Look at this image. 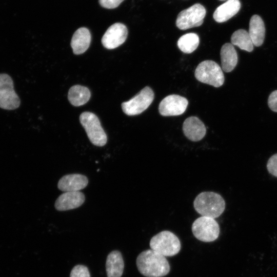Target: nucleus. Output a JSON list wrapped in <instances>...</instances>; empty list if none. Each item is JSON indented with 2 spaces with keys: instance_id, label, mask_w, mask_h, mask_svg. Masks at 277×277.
Segmentation results:
<instances>
[{
  "instance_id": "nucleus-3",
  "label": "nucleus",
  "mask_w": 277,
  "mask_h": 277,
  "mask_svg": "<svg viewBox=\"0 0 277 277\" xmlns=\"http://www.w3.org/2000/svg\"><path fill=\"white\" fill-rule=\"evenodd\" d=\"M181 242L173 233L163 231L153 236L150 241L151 249L164 256H172L177 254L181 249Z\"/></svg>"
},
{
  "instance_id": "nucleus-20",
  "label": "nucleus",
  "mask_w": 277,
  "mask_h": 277,
  "mask_svg": "<svg viewBox=\"0 0 277 277\" xmlns=\"http://www.w3.org/2000/svg\"><path fill=\"white\" fill-rule=\"evenodd\" d=\"M90 96V91L88 88L77 85L70 88L68 98L72 105L80 106L85 104L89 100Z\"/></svg>"
},
{
  "instance_id": "nucleus-9",
  "label": "nucleus",
  "mask_w": 277,
  "mask_h": 277,
  "mask_svg": "<svg viewBox=\"0 0 277 277\" xmlns=\"http://www.w3.org/2000/svg\"><path fill=\"white\" fill-rule=\"evenodd\" d=\"M205 15L204 7L200 4H195L178 14L176 25L181 30L200 26L203 24Z\"/></svg>"
},
{
  "instance_id": "nucleus-1",
  "label": "nucleus",
  "mask_w": 277,
  "mask_h": 277,
  "mask_svg": "<svg viewBox=\"0 0 277 277\" xmlns=\"http://www.w3.org/2000/svg\"><path fill=\"white\" fill-rule=\"evenodd\" d=\"M136 263L139 272L146 277H162L166 275L170 270L165 256L152 249L140 253Z\"/></svg>"
},
{
  "instance_id": "nucleus-15",
  "label": "nucleus",
  "mask_w": 277,
  "mask_h": 277,
  "mask_svg": "<svg viewBox=\"0 0 277 277\" xmlns=\"http://www.w3.org/2000/svg\"><path fill=\"white\" fill-rule=\"evenodd\" d=\"M91 39V34L87 28H78L74 32L71 39V46L73 53L78 55L85 52L89 47Z\"/></svg>"
},
{
  "instance_id": "nucleus-14",
  "label": "nucleus",
  "mask_w": 277,
  "mask_h": 277,
  "mask_svg": "<svg viewBox=\"0 0 277 277\" xmlns=\"http://www.w3.org/2000/svg\"><path fill=\"white\" fill-rule=\"evenodd\" d=\"M88 183L87 177L81 174L64 175L58 181L57 187L64 192L78 191L85 188Z\"/></svg>"
},
{
  "instance_id": "nucleus-10",
  "label": "nucleus",
  "mask_w": 277,
  "mask_h": 277,
  "mask_svg": "<svg viewBox=\"0 0 277 277\" xmlns=\"http://www.w3.org/2000/svg\"><path fill=\"white\" fill-rule=\"evenodd\" d=\"M188 104L185 97L176 94L169 95L160 102L159 111L163 116L179 115L186 111Z\"/></svg>"
},
{
  "instance_id": "nucleus-6",
  "label": "nucleus",
  "mask_w": 277,
  "mask_h": 277,
  "mask_svg": "<svg viewBox=\"0 0 277 277\" xmlns=\"http://www.w3.org/2000/svg\"><path fill=\"white\" fill-rule=\"evenodd\" d=\"M194 236L204 242H211L217 239L220 227L214 219L202 216L195 220L192 225Z\"/></svg>"
},
{
  "instance_id": "nucleus-22",
  "label": "nucleus",
  "mask_w": 277,
  "mask_h": 277,
  "mask_svg": "<svg viewBox=\"0 0 277 277\" xmlns=\"http://www.w3.org/2000/svg\"><path fill=\"white\" fill-rule=\"evenodd\" d=\"M199 43V37L196 33H189L180 37L177 44L183 52L191 53L197 48Z\"/></svg>"
},
{
  "instance_id": "nucleus-5",
  "label": "nucleus",
  "mask_w": 277,
  "mask_h": 277,
  "mask_svg": "<svg viewBox=\"0 0 277 277\" xmlns=\"http://www.w3.org/2000/svg\"><path fill=\"white\" fill-rule=\"evenodd\" d=\"M80 121L88 138L94 145L102 147L106 144L107 135L95 114L90 112H83L80 115Z\"/></svg>"
},
{
  "instance_id": "nucleus-19",
  "label": "nucleus",
  "mask_w": 277,
  "mask_h": 277,
  "mask_svg": "<svg viewBox=\"0 0 277 277\" xmlns=\"http://www.w3.org/2000/svg\"><path fill=\"white\" fill-rule=\"evenodd\" d=\"M249 34L253 44L256 47L262 45L265 33L264 22L258 15H253L250 21Z\"/></svg>"
},
{
  "instance_id": "nucleus-18",
  "label": "nucleus",
  "mask_w": 277,
  "mask_h": 277,
  "mask_svg": "<svg viewBox=\"0 0 277 277\" xmlns=\"http://www.w3.org/2000/svg\"><path fill=\"white\" fill-rule=\"evenodd\" d=\"M220 55L222 69L226 72H231L238 63V55L233 45L230 43L223 45Z\"/></svg>"
},
{
  "instance_id": "nucleus-21",
  "label": "nucleus",
  "mask_w": 277,
  "mask_h": 277,
  "mask_svg": "<svg viewBox=\"0 0 277 277\" xmlns=\"http://www.w3.org/2000/svg\"><path fill=\"white\" fill-rule=\"evenodd\" d=\"M231 42L242 50L251 52L253 49L254 45L249 33L244 29L235 31L231 36Z\"/></svg>"
},
{
  "instance_id": "nucleus-23",
  "label": "nucleus",
  "mask_w": 277,
  "mask_h": 277,
  "mask_svg": "<svg viewBox=\"0 0 277 277\" xmlns=\"http://www.w3.org/2000/svg\"><path fill=\"white\" fill-rule=\"evenodd\" d=\"M70 277H90V274L87 266L77 265L71 270Z\"/></svg>"
},
{
  "instance_id": "nucleus-13",
  "label": "nucleus",
  "mask_w": 277,
  "mask_h": 277,
  "mask_svg": "<svg viewBox=\"0 0 277 277\" xmlns=\"http://www.w3.org/2000/svg\"><path fill=\"white\" fill-rule=\"evenodd\" d=\"M183 131L186 137L191 141L201 140L205 135L206 128L204 123L196 116L186 118L183 124Z\"/></svg>"
},
{
  "instance_id": "nucleus-17",
  "label": "nucleus",
  "mask_w": 277,
  "mask_h": 277,
  "mask_svg": "<svg viewBox=\"0 0 277 277\" xmlns=\"http://www.w3.org/2000/svg\"><path fill=\"white\" fill-rule=\"evenodd\" d=\"M240 8L241 3L239 0H228L216 9L213 18L218 23L226 22L236 14Z\"/></svg>"
},
{
  "instance_id": "nucleus-27",
  "label": "nucleus",
  "mask_w": 277,
  "mask_h": 277,
  "mask_svg": "<svg viewBox=\"0 0 277 277\" xmlns=\"http://www.w3.org/2000/svg\"><path fill=\"white\" fill-rule=\"evenodd\" d=\"M221 1H223V0H221Z\"/></svg>"
},
{
  "instance_id": "nucleus-25",
  "label": "nucleus",
  "mask_w": 277,
  "mask_h": 277,
  "mask_svg": "<svg viewBox=\"0 0 277 277\" xmlns=\"http://www.w3.org/2000/svg\"><path fill=\"white\" fill-rule=\"evenodd\" d=\"M124 0H98L100 4L104 8L113 9L117 7Z\"/></svg>"
},
{
  "instance_id": "nucleus-24",
  "label": "nucleus",
  "mask_w": 277,
  "mask_h": 277,
  "mask_svg": "<svg viewBox=\"0 0 277 277\" xmlns=\"http://www.w3.org/2000/svg\"><path fill=\"white\" fill-rule=\"evenodd\" d=\"M267 168L271 174L277 177V153L269 158L267 164Z\"/></svg>"
},
{
  "instance_id": "nucleus-4",
  "label": "nucleus",
  "mask_w": 277,
  "mask_h": 277,
  "mask_svg": "<svg viewBox=\"0 0 277 277\" xmlns=\"http://www.w3.org/2000/svg\"><path fill=\"white\" fill-rule=\"evenodd\" d=\"M194 75L199 81L214 87L221 86L224 82L222 68L211 60H206L200 63L195 70Z\"/></svg>"
},
{
  "instance_id": "nucleus-8",
  "label": "nucleus",
  "mask_w": 277,
  "mask_h": 277,
  "mask_svg": "<svg viewBox=\"0 0 277 277\" xmlns=\"http://www.w3.org/2000/svg\"><path fill=\"white\" fill-rule=\"evenodd\" d=\"M20 104L12 78L6 73H0V108L12 110L18 108Z\"/></svg>"
},
{
  "instance_id": "nucleus-16",
  "label": "nucleus",
  "mask_w": 277,
  "mask_h": 277,
  "mask_svg": "<svg viewBox=\"0 0 277 277\" xmlns=\"http://www.w3.org/2000/svg\"><path fill=\"white\" fill-rule=\"evenodd\" d=\"M124 269V262L121 253L117 250L111 251L106 262L107 277H121Z\"/></svg>"
},
{
  "instance_id": "nucleus-11",
  "label": "nucleus",
  "mask_w": 277,
  "mask_h": 277,
  "mask_svg": "<svg viewBox=\"0 0 277 277\" xmlns=\"http://www.w3.org/2000/svg\"><path fill=\"white\" fill-rule=\"evenodd\" d=\"M127 35L128 30L126 26L116 23L108 28L102 38V43L107 49H114L125 42Z\"/></svg>"
},
{
  "instance_id": "nucleus-2",
  "label": "nucleus",
  "mask_w": 277,
  "mask_h": 277,
  "mask_svg": "<svg viewBox=\"0 0 277 277\" xmlns=\"http://www.w3.org/2000/svg\"><path fill=\"white\" fill-rule=\"evenodd\" d=\"M193 206L201 215L213 219L220 216L224 212L225 202L219 194L214 192H203L195 197Z\"/></svg>"
},
{
  "instance_id": "nucleus-26",
  "label": "nucleus",
  "mask_w": 277,
  "mask_h": 277,
  "mask_svg": "<svg viewBox=\"0 0 277 277\" xmlns=\"http://www.w3.org/2000/svg\"><path fill=\"white\" fill-rule=\"evenodd\" d=\"M268 104L271 110L277 112V90L273 91L270 94Z\"/></svg>"
},
{
  "instance_id": "nucleus-12",
  "label": "nucleus",
  "mask_w": 277,
  "mask_h": 277,
  "mask_svg": "<svg viewBox=\"0 0 277 277\" xmlns=\"http://www.w3.org/2000/svg\"><path fill=\"white\" fill-rule=\"evenodd\" d=\"M85 201V195L80 191L65 192L60 195L55 202V207L58 211H66L77 208Z\"/></svg>"
},
{
  "instance_id": "nucleus-7",
  "label": "nucleus",
  "mask_w": 277,
  "mask_h": 277,
  "mask_svg": "<svg viewBox=\"0 0 277 277\" xmlns=\"http://www.w3.org/2000/svg\"><path fill=\"white\" fill-rule=\"evenodd\" d=\"M154 94L152 89L146 86L128 101L122 104L123 112L128 115L140 114L146 110L153 101Z\"/></svg>"
}]
</instances>
